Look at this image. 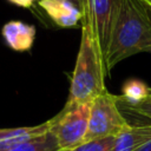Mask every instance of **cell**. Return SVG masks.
<instances>
[{
	"mask_svg": "<svg viewBox=\"0 0 151 151\" xmlns=\"http://www.w3.org/2000/svg\"><path fill=\"white\" fill-rule=\"evenodd\" d=\"M150 51L151 2L149 0H120L104 60L107 73L122 60Z\"/></svg>",
	"mask_w": 151,
	"mask_h": 151,
	"instance_id": "6da1fadb",
	"label": "cell"
},
{
	"mask_svg": "<svg viewBox=\"0 0 151 151\" xmlns=\"http://www.w3.org/2000/svg\"><path fill=\"white\" fill-rule=\"evenodd\" d=\"M81 38L76 66L71 78L70 94L64 106L65 110L73 109L84 103H91L105 88V76L107 74L104 59L93 38L90 26L81 20Z\"/></svg>",
	"mask_w": 151,
	"mask_h": 151,
	"instance_id": "7a4b0ae2",
	"label": "cell"
},
{
	"mask_svg": "<svg viewBox=\"0 0 151 151\" xmlns=\"http://www.w3.org/2000/svg\"><path fill=\"white\" fill-rule=\"evenodd\" d=\"M129 125L119 110L118 96L105 90L92 101L85 142L107 136H117Z\"/></svg>",
	"mask_w": 151,
	"mask_h": 151,
	"instance_id": "3957f363",
	"label": "cell"
},
{
	"mask_svg": "<svg viewBox=\"0 0 151 151\" xmlns=\"http://www.w3.org/2000/svg\"><path fill=\"white\" fill-rule=\"evenodd\" d=\"M91 103L80 104L73 109H63L52 118L50 131L57 139L60 150H72L85 142L88 129Z\"/></svg>",
	"mask_w": 151,
	"mask_h": 151,
	"instance_id": "277c9868",
	"label": "cell"
},
{
	"mask_svg": "<svg viewBox=\"0 0 151 151\" xmlns=\"http://www.w3.org/2000/svg\"><path fill=\"white\" fill-rule=\"evenodd\" d=\"M120 0H83L81 20L91 28L99 52L105 60Z\"/></svg>",
	"mask_w": 151,
	"mask_h": 151,
	"instance_id": "5b68a950",
	"label": "cell"
},
{
	"mask_svg": "<svg viewBox=\"0 0 151 151\" xmlns=\"http://www.w3.org/2000/svg\"><path fill=\"white\" fill-rule=\"evenodd\" d=\"M37 6L60 28L77 27L81 22L83 13L80 8L70 0H39Z\"/></svg>",
	"mask_w": 151,
	"mask_h": 151,
	"instance_id": "8992f818",
	"label": "cell"
},
{
	"mask_svg": "<svg viewBox=\"0 0 151 151\" xmlns=\"http://www.w3.org/2000/svg\"><path fill=\"white\" fill-rule=\"evenodd\" d=\"M37 29L34 25L20 20L7 21L1 28V35L6 45L17 52L29 51L35 39Z\"/></svg>",
	"mask_w": 151,
	"mask_h": 151,
	"instance_id": "52a82bcc",
	"label": "cell"
},
{
	"mask_svg": "<svg viewBox=\"0 0 151 151\" xmlns=\"http://www.w3.org/2000/svg\"><path fill=\"white\" fill-rule=\"evenodd\" d=\"M52 125V118L45 123L34 126H20L0 129V151L9 150L26 140L38 137L50 131Z\"/></svg>",
	"mask_w": 151,
	"mask_h": 151,
	"instance_id": "ba28073f",
	"label": "cell"
},
{
	"mask_svg": "<svg viewBox=\"0 0 151 151\" xmlns=\"http://www.w3.org/2000/svg\"><path fill=\"white\" fill-rule=\"evenodd\" d=\"M151 139V124L129 125L116 138L111 151H137L143 144Z\"/></svg>",
	"mask_w": 151,
	"mask_h": 151,
	"instance_id": "9c48e42d",
	"label": "cell"
},
{
	"mask_svg": "<svg viewBox=\"0 0 151 151\" xmlns=\"http://www.w3.org/2000/svg\"><path fill=\"white\" fill-rule=\"evenodd\" d=\"M151 87L139 79H129L122 87V96H118V105L132 106L150 98Z\"/></svg>",
	"mask_w": 151,
	"mask_h": 151,
	"instance_id": "30bf717a",
	"label": "cell"
},
{
	"mask_svg": "<svg viewBox=\"0 0 151 151\" xmlns=\"http://www.w3.org/2000/svg\"><path fill=\"white\" fill-rule=\"evenodd\" d=\"M6 151H64V150H60L53 133L51 131H47L38 137L26 140Z\"/></svg>",
	"mask_w": 151,
	"mask_h": 151,
	"instance_id": "8fae6325",
	"label": "cell"
},
{
	"mask_svg": "<svg viewBox=\"0 0 151 151\" xmlns=\"http://www.w3.org/2000/svg\"><path fill=\"white\" fill-rule=\"evenodd\" d=\"M116 136H107L88 142H84L79 146L68 150V151H111Z\"/></svg>",
	"mask_w": 151,
	"mask_h": 151,
	"instance_id": "7c38bea8",
	"label": "cell"
},
{
	"mask_svg": "<svg viewBox=\"0 0 151 151\" xmlns=\"http://www.w3.org/2000/svg\"><path fill=\"white\" fill-rule=\"evenodd\" d=\"M122 107H124L125 110H129L130 112H133V113H137V114H140V116H144L151 119V99L150 98L140 104L132 105V106H122Z\"/></svg>",
	"mask_w": 151,
	"mask_h": 151,
	"instance_id": "4fadbf2b",
	"label": "cell"
},
{
	"mask_svg": "<svg viewBox=\"0 0 151 151\" xmlns=\"http://www.w3.org/2000/svg\"><path fill=\"white\" fill-rule=\"evenodd\" d=\"M9 1L11 4L15 5V6H19V7H22V8H31L34 4H37L39 0H7Z\"/></svg>",
	"mask_w": 151,
	"mask_h": 151,
	"instance_id": "5bb4252c",
	"label": "cell"
},
{
	"mask_svg": "<svg viewBox=\"0 0 151 151\" xmlns=\"http://www.w3.org/2000/svg\"><path fill=\"white\" fill-rule=\"evenodd\" d=\"M137 151H151V139L149 142H146L145 144H143Z\"/></svg>",
	"mask_w": 151,
	"mask_h": 151,
	"instance_id": "9a60e30c",
	"label": "cell"
},
{
	"mask_svg": "<svg viewBox=\"0 0 151 151\" xmlns=\"http://www.w3.org/2000/svg\"><path fill=\"white\" fill-rule=\"evenodd\" d=\"M70 1H72L76 6H78L79 8H80V11H81V7H83V0H70Z\"/></svg>",
	"mask_w": 151,
	"mask_h": 151,
	"instance_id": "2e32d148",
	"label": "cell"
},
{
	"mask_svg": "<svg viewBox=\"0 0 151 151\" xmlns=\"http://www.w3.org/2000/svg\"><path fill=\"white\" fill-rule=\"evenodd\" d=\"M150 99H151V94H150Z\"/></svg>",
	"mask_w": 151,
	"mask_h": 151,
	"instance_id": "e0dca14e",
	"label": "cell"
},
{
	"mask_svg": "<svg viewBox=\"0 0 151 151\" xmlns=\"http://www.w3.org/2000/svg\"><path fill=\"white\" fill-rule=\"evenodd\" d=\"M149 53H151V51H150V52H149Z\"/></svg>",
	"mask_w": 151,
	"mask_h": 151,
	"instance_id": "ac0fdd59",
	"label": "cell"
},
{
	"mask_svg": "<svg viewBox=\"0 0 151 151\" xmlns=\"http://www.w3.org/2000/svg\"><path fill=\"white\" fill-rule=\"evenodd\" d=\"M149 1H150V2H151V0H149Z\"/></svg>",
	"mask_w": 151,
	"mask_h": 151,
	"instance_id": "d6986e66",
	"label": "cell"
}]
</instances>
